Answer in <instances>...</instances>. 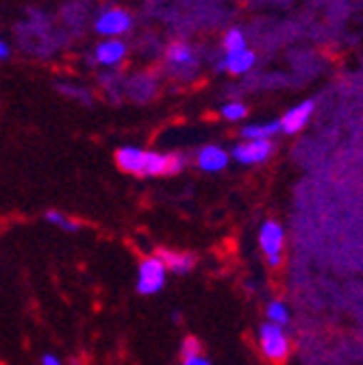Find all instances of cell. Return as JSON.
<instances>
[{
    "label": "cell",
    "mask_w": 363,
    "mask_h": 365,
    "mask_svg": "<svg viewBox=\"0 0 363 365\" xmlns=\"http://www.w3.org/2000/svg\"><path fill=\"white\" fill-rule=\"evenodd\" d=\"M116 163L122 172L135 176H172L185 170L188 159L176 153L163 155L135 146H124L116 153Z\"/></svg>",
    "instance_id": "1"
},
{
    "label": "cell",
    "mask_w": 363,
    "mask_h": 365,
    "mask_svg": "<svg viewBox=\"0 0 363 365\" xmlns=\"http://www.w3.org/2000/svg\"><path fill=\"white\" fill-rule=\"evenodd\" d=\"M259 346H261V352L263 356L275 363V365H283L287 363L290 359V339L287 335L283 333V327H277V324H261L259 329Z\"/></svg>",
    "instance_id": "2"
},
{
    "label": "cell",
    "mask_w": 363,
    "mask_h": 365,
    "mask_svg": "<svg viewBox=\"0 0 363 365\" xmlns=\"http://www.w3.org/2000/svg\"><path fill=\"white\" fill-rule=\"evenodd\" d=\"M165 61H168L170 72H174L178 78H183V81L192 78L196 74V68H198L196 51L185 41L170 43L168 51H165Z\"/></svg>",
    "instance_id": "3"
},
{
    "label": "cell",
    "mask_w": 363,
    "mask_h": 365,
    "mask_svg": "<svg viewBox=\"0 0 363 365\" xmlns=\"http://www.w3.org/2000/svg\"><path fill=\"white\" fill-rule=\"evenodd\" d=\"M165 287V265L159 257H148L140 265L138 292L142 296H153Z\"/></svg>",
    "instance_id": "4"
},
{
    "label": "cell",
    "mask_w": 363,
    "mask_h": 365,
    "mask_svg": "<svg viewBox=\"0 0 363 365\" xmlns=\"http://www.w3.org/2000/svg\"><path fill=\"white\" fill-rule=\"evenodd\" d=\"M283 242H285V233L283 226L277 222H265L259 231V244L261 250L267 259V263L272 267H279L283 261Z\"/></svg>",
    "instance_id": "5"
},
{
    "label": "cell",
    "mask_w": 363,
    "mask_h": 365,
    "mask_svg": "<svg viewBox=\"0 0 363 365\" xmlns=\"http://www.w3.org/2000/svg\"><path fill=\"white\" fill-rule=\"evenodd\" d=\"M272 153H275V144H272V140H250L246 144L233 146L229 157H233L242 165H255V163L267 161L272 157Z\"/></svg>",
    "instance_id": "6"
},
{
    "label": "cell",
    "mask_w": 363,
    "mask_h": 365,
    "mask_svg": "<svg viewBox=\"0 0 363 365\" xmlns=\"http://www.w3.org/2000/svg\"><path fill=\"white\" fill-rule=\"evenodd\" d=\"M133 26V18L126 9L120 7H107L98 18H96V33L101 35H122L126 31H131Z\"/></svg>",
    "instance_id": "7"
},
{
    "label": "cell",
    "mask_w": 363,
    "mask_h": 365,
    "mask_svg": "<svg viewBox=\"0 0 363 365\" xmlns=\"http://www.w3.org/2000/svg\"><path fill=\"white\" fill-rule=\"evenodd\" d=\"M313 111H315V101H305V103H300V105H296V107L287 109V111H285V115L279 120L281 130H283V133H287V135L300 133V130L307 126V122L311 120Z\"/></svg>",
    "instance_id": "8"
},
{
    "label": "cell",
    "mask_w": 363,
    "mask_h": 365,
    "mask_svg": "<svg viewBox=\"0 0 363 365\" xmlns=\"http://www.w3.org/2000/svg\"><path fill=\"white\" fill-rule=\"evenodd\" d=\"M257 63V55L250 48H244L240 53H231V55H224L215 70L218 72H231V74H246L255 68Z\"/></svg>",
    "instance_id": "9"
},
{
    "label": "cell",
    "mask_w": 363,
    "mask_h": 365,
    "mask_svg": "<svg viewBox=\"0 0 363 365\" xmlns=\"http://www.w3.org/2000/svg\"><path fill=\"white\" fill-rule=\"evenodd\" d=\"M126 57V43L120 39H107L103 43L96 46V53H94V61L107 68H113L118 63H122Z\"/></svg>",
    "instance_id": "10"
},
{
    "label": "cell",
    "mask_w": 363,
    "mask_h": 365,
    "mask_svg": "<svg viewBox=\"0 0 363 365\" xmlns=\"http://www.w3.org/2000/svg\"><path fill=\"white\" fill-rule=\"evenodd\" d=\"M229 159H231L229 153L220 146H205L196 155V163L205 172H222L226 165H229Z\"/></svg>",
    "instance_id": "11"
},
{
    "label": "cell",
    "mask_w": 363,
    "mask_h": 365,
    "mask_svg": "<svg viewBox=\"0 0 363 365\" xmlns=\"http://www.w3.org/2000/svg\"><path fill=\"white\" fill-rule=\"evenodd\" d=\"M157 257L163 261L165 269L178 274V277H185L190 274L196 265V257L190 255V252H174V250H159Z\"/></svg>",
    "instance_id": "12"
},
{
    "label": "cell",
    "mask_w": 363,
    "mask_h": 365,
    "mask_svg": "<svg viewBox=\"0 0 363 365\" xmlns=\"http://www.w3.org/2000/svg\"><path fill=\"white\" fill-rule=\"evenodd\" d=\"M124 94H128L133 101H138V103H146L155 96V91H157V81L148 74H142V76H135L128 85L124 83Z\"/></svg>",
    "instance_id": "13"
},
{
    "label": "cell",
    "mask_w": 363,
    "mask_h": 365,
    "mask_svg": "<svg viewBox=\"0 0 363 365\" xmlns=\"http://www.w3.org/2000/svg\"><path fill=\"white\" fill-rule=\"evenodd\" d=\"M277 133H281L279 120H272L265 124H248L240 130V135L244 137V140H272Z\"/></svg>",
    "instance_id": "14"
},
{
    "label": "cell",
    "mask_w": 363,
    "mask_h": 365,
    "mask_svg": "<svg viewBox=\"0 0 363 365\" xmlns=\"http://www.w3.org/2000/svg\"><path fill=\"white\" fill-rule=\"evenodd\" d=\"M55 87H57L59 94H63L66 98H72V101H76V103H81L85 107H92V103H94L92 91L81 87V85H74V83H57Z\"/></svg>",
    "instance_id": "15"
},
{
    "label": "cell",
    "mask_w": 363,
    "mask_h": 365,
    "mask_svg": "<svg viewBox=\"0 0 363 365\" xmlns=\"http://www.w3.org/2000/svg\"><path fill=\"white\" fill-rule=\"evenodd\" d=\"M267 319L277 327H287L290 324V309L281 300H272L267 304Z\"/></svg>",
    "instance_id": "16"
},
{
    "label": "cell",
    "mask_w": 363,
    "mask_h": 365,
    "mask_svg": "<svg viewBox=\"0 0 363 365\" xmlns=\"http://www.w3.org/2000/svg\"><path fill=\"white\" fill-rule=\"evenodd\" d=\"M244 48H248V46H246V35L240 29L226 31V35H224V51H226V55L240 53Z\"/></svg>",
    "instance_id": "17"
},
{
    "label": "cell",
    "mask_w": 363,
    "mask_h": 365,
    "mask_svg": "<svg viewBox=\"0 0 363 365\" xmlns=\"http://www.w3.org/2000/svg\"><path fill=\"white\" fill-rule=\"evenodd\" d=\"M222 118L224 120H231V122H237V120H244L248 115V107L240 101H229L222 105Z\"/></svg>",
    "instance_id": "18"
},
{
    "label": "cell",
    "mask_w": 363,
    "mask_h": 365,
    "mask_svg": "<svg viewBox=\"0 0 363 365\" xmlns=\"http://www.w3.org/2000/svg\"><path fill=\"white\" fill-rule=\"evenodd\" d=\"M46 222H51V224H55V226H59V228H63V231H70V233H74V231H78V222H74V220H68L66 215H61L59 211H48L46 215Z\"/></svg>",
    "instance_id": "19"
},
{
    "label": "cell",
    "mask_w": 363,
    "mask_h": 365,
    "mask_svg": "<svg viewBox=\"0 0 363 365\" xmlns=\"http://www.w3.org/2000/svg\"><path fill=\"white\" fill-rule=\"evenodd\" d=\"M194 354H200V341L196 337H185L183 344H180V359H188Z\"/></svg>",
    "instance_id": "20"
},
{
    "label": "cell",
    "mask_w": 363,
    "mask_h": 365,
    "mask_svg": "<svg viewBox=\"0 0 363 365\" xmlns=\"http://www.w3.org/2000/svg\"><path fill=\"white\" fill-rule=\"evenodd\" d=\"M183 365H211L203 354H194V356H188L183 359Z\"/></svg>",
    "instance_id": "21"
},
{
    "label": "cell",
    "mask_w": 363,
    "mask_h": 365,
    "mask_svg": "<svg viewBox=\"0 0 363 365\" xmlns=\"http://www.w3.org/2000/svg\"><path fill=\"white\" fill-rule=\"evenodd\" d=\"M41 365H61V361L55 354H44L41 356Z\"/></svg>",
    "instance_id": "22"
},
{
    "label": "cell",
    "mask_w": 363,
    "mask_h": 365,
    "mask_svg": "<svg viewBox=\"0 0 363 365\" xmlns=\"http://www.w3.org/2000/svg\"><path fill=\"white\" fill-rule=\"evenodd\" d=\"M7 57H9V46H7V41L0 39V61L7 59Z\"/></svg>",
    "instance_id": "23"
}]
</instances>
